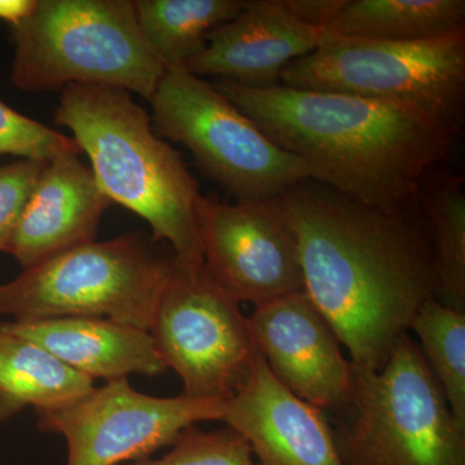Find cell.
Listing matches in <instances>:
<instances>
[{"mask_svg": "<svg viewBox=\"0 0 465 465\" xmlns=\"http://www.w3.org/2000/svg\"><path fill=\"white\" fill-rule=\"evenodd\" d=\"M94 388V381L39 347L0 331V423L32 406L47 411L72 405Z\"/></svg>", "mask_w": 465, "mask_h": 465, "instance_id": "17", "label": "cell"}, {"mask_svg": "<svg viewBox=\"0 0 465 465\" xmlns=\"http://www.w3.org/2000/svg\"><path fill=\"white\" fill-rule=\"evenodd\" d=\"M281 198L298 240L304 292L351 365L379 371L419 309L436 299L427 224L414 208L376 210L312 180Z\"/></svg>", "mask_w": 465, "mask_h": 465, "instance_id": "1", "label": "cell"}, {"mask_svg": "<svg viewBox=\"0 0 465 465\" xmlns=\"http://www.w3.org/2000/svg\"><path fill=\"white\" fill-rule=\"evenodd\" d=\"M9 30L11 84L30 94L103 85L152 101L166 73L140 32L134 0H35Z\"/></svg>", "mask_w": 465, "mask_h": 465, "instance_id": "4", "label": "cell"}, {"mask_svg": "<svg viewBox=\"0 0 465 465\" xmlns=\"http://www.w3.org/2000/svg\"><path fill=\"white\" fill-rule=\"evenodd\" d=\"M335 414L345 465H465V428L409 333L379 371L353 366L348 399Z\"/></svg>", "mask_w": 465, "mask_h": 465, "instance_id": "5", "label": "cell"}, {"mask_svg": "<svg viewBox=\"0 0 465 465\" xmlns=\"http://www.w3.org/2000/svg\"><path fill=\"white\" fill-rule=\"evenodd\" d=\"M223 421L247 440L256 465H345L324 411L286 390L262 354Z\"/></svg>", "mask_w": 465, "mask_h": 465, "instance_id": "14", "label": "cell"}, {"mask_svg": "<svg viewBox=\"0 0 465 465\" xmlns=\"http://www.w3.org/2000/svg\"><path fill=\"white\" fill-rule=\"evenodd\" d=\"M149 332L167 369L182 379L183 394L192 399L228 402L249 381L260 356L240 302L204 269L174 266Z\"/></svg>", "mask_w": 465, "mask_h": 465, "instance_id": "9", "label": "cell"}, {"mask_svg": "<svg viewBox=\"0 0 465 465\" xmlns=\"http://www.w3.org/2000/svg\"><path fill=\"white\" fill-rule=\"evenodd\" d=\"M260 354L272 374L298 399L338 411L351 385V361L329 321L298 292L255 308L249 318Z\"/></svg>", "mask_w": 465, "mask_h": 465, "instance_id": "12", "label": "cell"}, {"mask_svg": "<svg viewBox=\"0 0 465 465\" xmlns=\"http://www.w3.org/2000/svg\"><path fill=\"white\" fill-rule=\"evenodd\" d=\"M412 330L459 424L465 428V313L425 302L412 320Z\"/></svg>", "mask_w": 465, "mask_h": 465, "instance_id": "21", "label": "cell"}, {"mask_svg": "<svg viewBox=\"0 0 465 465\" xmlns=\"http://www.w3.org/2000/svg\"><path fill=\"white\" fill-rule=\"evenodd\" d=\"M79 155H58L43 167L5 249L24 269L96 241L113 203Z\"/></svg>", "mask_w": 465, "mask_h": 465, "instance_id": "15", "label": "cell"}, {"mask_svg": "<svg viewBox=\"0 0 465 465\" xmlns=\"http://www.w3.org/2000/svg\"><path fill=\"white\" fill-rule=\"evenodd\" d=\"M0 331L35 342L94 381L157 376L167 370L149 331L109 318L9 321L0 322Z\"/></svg>", "mask_w": 465, "mask_h": 465, "instance_id": "16", "label": "cell"}, {"mask_svg": "<svg viewBox=\"0 0 465 465\" xmlns=\"http://www.w3.org/2000/svg\"><path fill=\"white\" fill-rule=\"evenodd\" d=\"M63 154H82L72 136L21 114L0 100V155L47 162Z\"/></svg>", "mask_w": 465, "mask_h": 465, "instance_id": "23", "label": "cell"}, {"mask_svg": "<svg viewBox=\"0 0 465 465\" xmlns=\"http://www.w3.org/2000/svg\"><path fill=\"white\" fill-rule=\"evenodd\" d=\"M244 5L246 0H134L140 32L166 70L183 69L198 56L210 33Z\"/></svg>", "mask_w": 465, "mask_h": 465, "instance_id": "19", "label": "cell"}, {"mask_svg": "<svg viewBox=\"0 0 465 465\" xmlns=\"http://www.w3.org/2000/svg\"><path fill=\"white\" fill-rule=\"evenodd\" d=\"M197 225L204 271L235 302L258 308L304 292L298 240L282 198L228 203L201 195Z\"/></svg>", "mask_w": 465, "mask_h": 465, "instance_id": "11", "label": "cell"}, {"mask_svg": "<svg viewBox=\"0 0 465 465\" xmlns=\"http://www.w3.org/2000/svg\"><path fill=\"white\" fill-rule=\"evenodd\" d=\"M433 250L436 299L465 313V193L459 177L425 182L420 198Z\"/></svg>", "mask_w": 465, "mask_h": 465, "instance_id": "20", "label": "cell"}, {"mask_svg": "<svg viewBox=\"0 0 465 465\" xmlns=\"http://www.w3.org/2000/svg\"><path fill=\"white\" fill-rule=\"evenodd\" d=\"M226 402L154 397L134 390L128 379L106 382L72 405L36 411L43 433L67 443L66 465H118L149 458L203 421H223Z\"/></svg>", "mask_w": 465, "mask_h": 465, "instance_id": "10", "label": "cell"}, {"mask_svg": "<svg viewBox=\"0 0 465 465\" xmlns=\"http://www.w3.org/2000/svg\"><path fill=\"white\" fill-rule=\"evenodd\" d=\"M125 465H256L250 443L226 425L222 430L186 428L159 459H140Z\"/></svg>", "mask_w": 465, "mask_h": 465, "instance_id": "22", "label": "cell"}, {"mask_svg": "<svg viewBox=\"0 0 465 465\" xmlns=\"http://www.w3.org/2000/svg\"><path fill=\"white\" fill-rule=\"evenodd\" d=\"M465 29L464 0H342L329 35L375 42H419Z\"/></svg>", "mask_w": 465, "mask_h": 465, "instance_id": "18", "label": "cell"}, {"mask_svg": "<svg viewBox=\"0 0 465 465\" xmlns=\"http://www.w3.org/2000/svg\"><path fill=\"white\" fill-rule=\"evenodd\" d=\"M54 115L87 155L109 201L145 220L152 237L170 244L177 266L203 271L200 186L180 153L155 133L152 116L134 94L103 85H70L60 92Z\"/></svg>", "mask_w": 465, "mask_h": 465, "instance_id": "3", "label": "cell"}, {"mask_svg": "<svg viewBox=\"0 0 465 465\" xmlns=\"http://www.w3.org/2000/svg\"><path fill=\"white\" fill-rule=\"evenodd\" d=\"M324 30L308 25L284 0H246L232 20L208 35L206 47L183 69L249 88L281 84L284 70L316 51Z\"/></svg>", "mask_w": 465, "mask_h": 465, "instance_id": "13", "label": "cell"}, {"mask_svg": "<svg viewBox=\"0 0 465 465\" xmlns=\"http://www.w3.org/2000/svg\"><path fill=\"white\" fill-rule=\"evenodd\" d=\"M45 162L18 159L0 166V252H5Z\"/></svg>", "mask_w": 465, "mask_h": 465, "instance_id": "24", "label": "cell"}, {"mask_svg": "<svg viewBox=\"0 0 465 465\" xmlns=\"http://www.w3.org/2000/svg\"><path fill=\"white\" fill-rule=\"evenodd\" d=\"M342 0H284L293 16L308 25L324 29L341 5Z\"/></svg>", "mask_w": 465, "mask_h": 465, "instance_id": "25", "label": "cell"}, {"mask_svg": "<svg viewBox=\"0 0 465 465\" xmlns=\"http://www.w3.org/2000/svg\"><path fill=\"white\" fill-rule=\"evenodd\" d=\"M35 5V0H0V20L8 26L16 25L29 16Z\"/></svg>", "mask_w": 465, "mask_h": 465, "instance_id": "26", "label": "cell"}, {"mask_svg": "<svg viewBox=\"0 0 465 465\" xmlns=\"http://www.w3.org/2000/svg\"><path fill=\"white\" fill-rule=\"evenodd\" d=\"M213 85L275 145L304 162L312 182L376 210H412L459 134L409 104L283 84Z\"/></svg>", "mask_w": 465, "mask_h": 465, "instance_id": "2", "label": "cell"}, {"mask_svg": "<svg viewBox=\"0 0 465 465\" xmlns=\"http://www.w3.org/2000/svg\"><path fill=\"white\" fill-rule=\"evenodd\" d=\"M150 104L155 133L185 146L202 173L235 201L281 197L312 180L304 162L275 145L207 79L167 69Z\"/></svg>", "mask_w": 465, "mask_h": 465, "instance_id": "8", "label": "cell"}, {"mask_svg": "<svg viewBox=\"0 0 465 465\" xmlns=\"http://www.w3.org/2000/svg\"><path fill=\"white\" fill-rule=\"evenodd\" d=\"M143 232L90 242L0 284V316L14 321L109 318L149 331L176 266L173 250Z\"/></svg>", "mask_w": 465, "mask_h": 465, "instance_id": "6", "label": "cell"}, {"mask_svg": "<svg viewBox=\"0 0 465 465\" xmlns=\"http://www.w3.org/2000/svg\"><path fill=\"white\" fill-rule=\"evenodd\" d=\"M281 84L409 104L460 134L465 29L419 42H375L324 33L317 50L284 70Z\"/></svg>", "mask_w": 465, "mask_h": 465, "instance_id": "7", "label": "cell"}]
</instances>
